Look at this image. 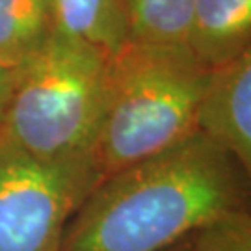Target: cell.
Masks as SVG:
<instances>
[{
	"label": "cell",
	"instance_id": "7",
	"mask_svg": "<svg viewBox=\"0 0 251 251\" xmlns=\"http://www.w3.org/2000/svg\"><path fill=\"white\" fill-rule=\"evenodd\" d=\"M54 30V0H0V65L17 71Z\"/></svg>",
	"mask_w": 251,
	"mask_h": 251
},
{
	"label": "cell",
	"instance_id": "4",
	"mask_svg": "<svg viewBox=\"0 0 251 251\" xmlns=\"http://www.w3.org/2000/svg\"><path fill=\"white\" fill-rule=\"evenodd\" d=\"M100 180L93 156L39 158L0 128V251H62L73 216Z\"/></svg>",
	"mask_w": 251,
	"mask_h": 251
},
{
	"label": "cell",
	"instance_id": "3",
	"mask_svg": "<svg viewBox=\"0 0 251 251\" xmlns=\"http://www.w3.org/2000/svg\"><path fill=\"white\" fill-rule=\"evenodd\" d=\"M108 67L106 52L56 28L15 71L0 128L39 158L93 156L106 104Z\"/></svg>",
	"mask_w": 251,
	"mask_h": 251
},
{
	"label": "cell",
	"instance_id": "12",
	"mask_svg": "<svg viewBox=\"0 0 251 251\" xmlns=\"http://www.w3.org/2000/svg\"><path fill=\"white\" fill-rule=\"evenodd\" d=\"M168 251H194V236L188 238V240H184V242L177 244L175 248H171Z\"/></svg>",
	"mask_w": 251,
	"mask_h": 251
},
{
	"label": "cell",
	"instance_id": "2",
	"mask_svg": "<svg viewBox=\"0 0 251 251\" xmlns=\"http://www.w3.org/2000/svg\"><path fill=\"white\" fill-rule=\"evenodd\" d=\"M210 76L188 49L125 43L110 56L104 116L93 147L102 179L201 130Z\"/></svg>",
	"mask_w": 251,
	"mask_h": 251
},
{
	"label": "cell",
	"instance_id": "9",
	"mask_svg": "<svg viewBox=\"0 0 251 251\" xmlns=\"http://www.w3.org/2000/svg\"><path fill=\"white\" fill-rule=\"evenodd\" d=\"M56 28L108 56L125 45V0H54Z\"/></svg>",
	"mask_w": 251,
	"mask_h": 251
},
{
	"label": "cell",
	"instance_id": "8",
	"mask_svg": "<svg viewBox=\"0 0 251 251\" xmlns=\"http://www.w3.org/2000/svg\"><path fill=\"white\" fill-rule=\"evenodd\" d=\"M192 11L194 0H125V43L188 49Z\"/></svg>",
	"mask_w": 251,
	"mask_h": 251
},
{
	"label": "cell",
	"instance_id": "1",
	"mask_svg": "<svg viewBox=\"0 0 251 251\" xmlns=\"http://www.w3.org/2000/svg\"><path fill=\"white\" fill-rule=\"evenodd\" d=\"M238 214H251L250 177L198 130L100 180L73 216L62 251H168Z\"/></svg>",
	"mask_w": 251,
	"mask_h": 251
},
{
	"label": "cell",
	"instance_id": "6",
	"mask_svg": "<svg viewBox=\"0 0 251 251\" xmlns=\"http://www.w3.org/2000/svg\"><path fill=\"white\" fill-rule=\"evenodd\" d=\"M251 47V0H194L188 49L216 71Z\"/></svg>",
	"mask_w": 251,
	"mask_h": 251
},
{
	"label": "cell",
	"instance_id": "10",
	"mask_svg": "<svg viewBox=\"0 0 251 251\" xmlns=\"http://www.w3.org/2000/svg\"><path fill=\"white\" fill-rule=\"evenodd\" d=\"M194 251H251V214H238L194 236Z\"/></svg>",
	"mask_w": 251,
	"mask_h": 251
},
{
	"label": "cell",
	"instance_id": "11",
	"mask_svg": "<svg viewBox=\"0 0 251 251\" xmlns=\"http://www.w3.org/2000/svg\"><path fill=\"white\" fill-rule=\"evenodd\" d=\"M13 86H15V71L0 65V126L4 123V117H6V112H8Z\"/></svg>",
	"mask_w": 251,
	"mask_h": 251
},
{
	"label": "cell",
	"instance_id": "5",
	"mask_svg": "<svg viewBox=\"0 0 251 251\" xmlns=\"http://www.w3.org/2000/svg\"><path fill=\"white\" fill-rule=\"evenodd\" d=\"M199 126L233 152L251 180V47L212 71Z\"/></svg>",
	"mask_w": 251,
	"mask_h": 251
}]
</instances>
